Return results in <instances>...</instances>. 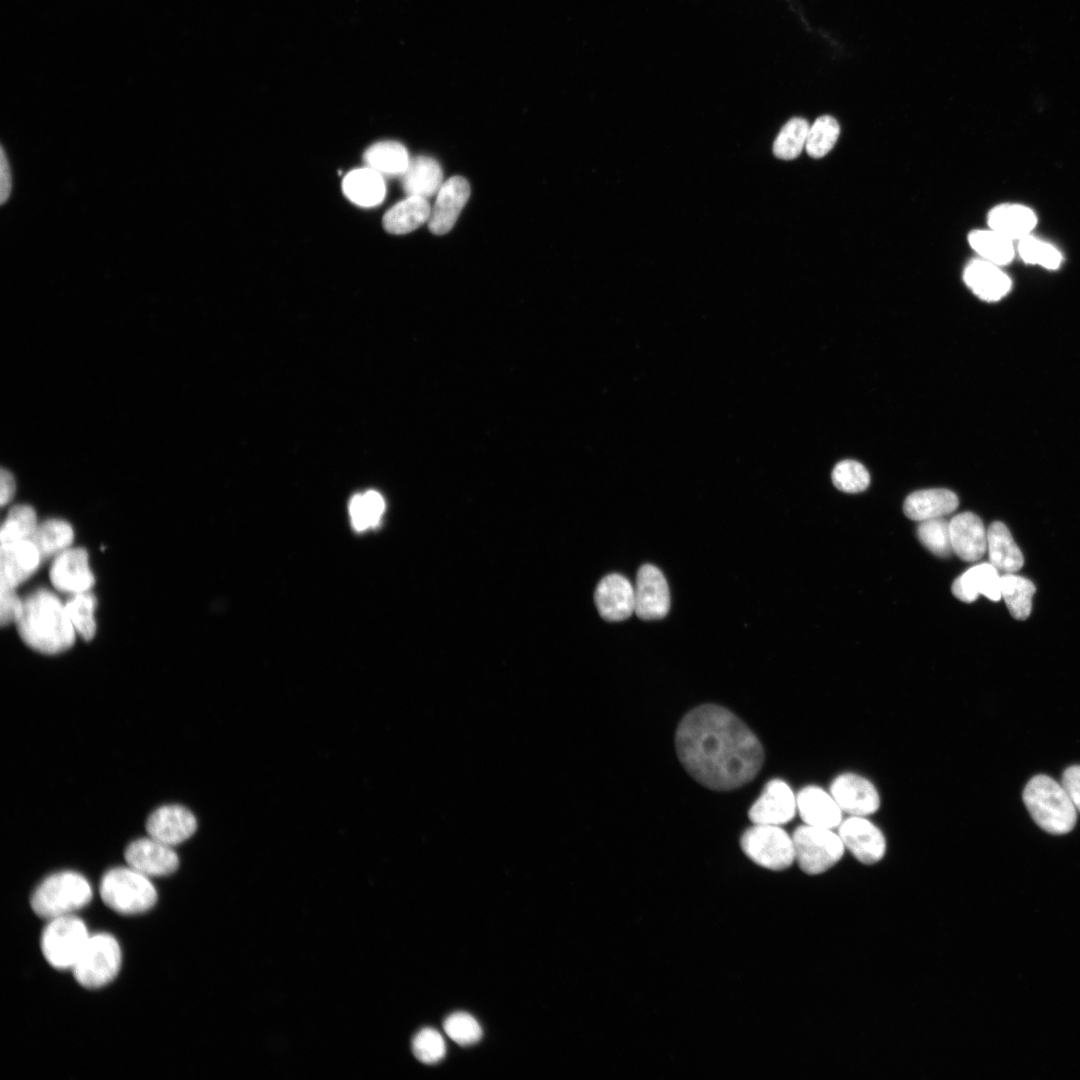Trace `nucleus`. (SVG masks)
Returning <instances> with one entry per match:
<instances>
[{
    "label": "nucleus",
    "instance_id": "f257e3e1",
    "mask_svg": "<svg viewBox=\"0 0 1080 1080\" xmlns=\"http://www.w3.org/2000/svg\"><path fill=\"white\" fill-rule=\"evenodd\" d=\"M675 746L685 770L716 791L740 788L761 770L764 750L752 730L733 712L703 704L680 721Z\"/></svg>",
    "mask_w": 1080,
    "mask_h": 1080
},
{
    "label": "nucleus",
    "instance_id": "f03ea898",
    "mask_svg": "<svg viewBox=\"0 0 1080 1080\" xmlns=\"http://www.w3.org/2000/svg\"><path fill=\"white\" fill-rule=\"evenodd\" d=\"M16 623L22 640L38 652L58 654L74 644L76 631L65 605L46 589L35 591L23 601Z\"/></svg>",
    "mask_w": 1080,
    "mask_h": 1080
},
{
    "label": "nucleus",
    "instance_id": "7ed1b4c3",
    "mask_svg": "<svg viewBox=\"0 0 1080 1080\" xmlns=\"http://www.w3.org/2000/svg\"><path fill=\"white\" fill-rule=\"evenodd\" d=\"M1024 803L1034 821L1046 832L1065 834L1076 823V808L1062 784L1046 775H1036L1023 791Z\"/></svg>",
    "mask_w": 1080,
    "mask_h": 1080
},
{
    "label": "nucleus",
    "instance_id": "20e7f679",
    "mask_svg": "<svg viewBox=\"0 0 1080 1080\" xmlns=\"http://www.w3.org/2000/svg\"><path fill=\"white\" fill-rule=\"evenodd\" d=\"M89 881L75 871H60L46 877L31 896V907L40 917L52 919L71 915L92 899Z\"/></svg>",
    "mask_w": 1080,
    "mask_h": 1080
},
{
    "label": "nucleus",
    "instance_id": "39448f33",
    "mask_svg": "<svg viewBox=\"0 0 1080 1080\" xmlns=\"http://www.w3.org/2000/svg\"><path fill=\"white\" fill-rule=\"evenodd\" d=\"M99 893L110 909L125 915L146 912L157 901L150 877L130 866L108 870L101 879Z\"/></svg>",
    "mask_w": 1080,
    "mask_h": 1080
},
{
    "label": "nucleus",
    "instance_id": "423d86ee",
    "mask_svg": "<svg viewBox=\"0 0 1080 1080\" xmlns=\"http://www.w3.org/2000/svg\"><path fill=\"white\" fill-rule=\"evenodd\" d=\"M121 961V948L115 937L108 933H97L90 935L71 970L78 984L87 989H97L117 976Z\"/></svg>",
    "mask_w": 1080,
    "mask_h": 1080
},
{
    "label": "nucleus",
    "instance_id": "0eeeda50",
    "mask_svg": "<svg viewBox=\"0 0 1080 1080\" xmlns=\"http://www.w3.org/2000/svg\"><path fill=\"white\" fill-rule=\"evenodd\" d=\"M795 861L806 874L826 872L843 857L845 846L834 829L803 824L792 834Z\"/></svg>",
    "mask_w": 1080,
    "mask_h": 1080
},
{
    "label": "nucleus",
    "instance_id": "6e6552de",
    "mask_svg": "<svg viewBox=\"0 0 1080 1080\" xmlns=\"http://www.w3.org/2000/svg\"><path fill=\"white\" fill-rule=\"evenodd\" d=\"M90 934L85 923L74 914L49 919L41 934L45 960L55 969H72Z\"/></svg>",
    "mask_w": 1080,
    "mask_h": 1080
},
{
    "label": "nucleus",
    "instance_id": "1a4fd4ad",
    "mask_svg": "<svg viewBox=\"0 0 1080 1080\" xmlns=\"http://www.w3.org/2000/svg\"><path fill=\"white\" fill-rule=\"evenodd\" d=\"M740 846L750 860L769 870H785L795 861L792 835L779 825L754 824L743 832Z\"/></svg>",
    "mask_w": 1080,
    "mask_h": 1080
},
{
    "label": "nucleus",
    "instance_id": "9d476101",
    "mask_svg": "<svg viewBox=\"0 0 1080 1080\" xmlns=\"http://www.w3.org/2000/svg\"><path fill=\"white\" fill-rule=\"evenodd\" d=\"M838 834L847 849L859 862L872 865L886 852V838L878 826L864 816L843 819Z\"/></svg>",
    "mask_w": 1080,
    "mask_h": 1080
},
{
    "label": "nucleus",
    "instance_id": "9b49d317",
    "mask_svg": "<svg viewBox=\"0 0 1080 1080\" xmlns=\"http://www.w3.org/2000/svg\"><path fill=\"white\" fill-rule=\"evenodd\" d=\"M634 612L642 620L665 617L670 609V591L661 570L652 564L642 565L634 585Z\"/></svg>",
    "mask_w": 1080,
    "mask_h": 1080
},
{
    "label": "nucleus",
    "instance_id": "f8f14e48",
    "mask_svg": "<svg viewBox=\"0 0 1080 1080\" xmlns=\"http://www.w3.org/2000/svg\"><path fill=\"white\" fill-rule=\"evenodd\" d=\"M843 813L864 816L878 811L881 801L877 788L867 778L851 772L836 776L829 788Z\"/></svg>",
    "mask_w": 1080,
    "mask_h": 1080
},
{
    "label": "nucleus",
    "instance_id": "ddd939ff",
    "mask_svg": "<svg viewBox=\"0 0 1080 1080\" xmlns=\"http://www.w3.org/2000/svg\"><path fill=\"white\" fill-rule=\"evenodd\" d=\"M796 812V795L791 787L784 780L773 779L750 807L748 817L753 824L781 826L791 821Z\"/></svg>",
    "mask_w": 1080,
    "mask_h": 1080
},
{
    "label": "nucleus",
    "instance_id": "4468645a",
    "mask_svg": "<svg viewBox=\"0 0 1080 1080\" xmlns=\"http://www.w3.org/2000/svg\"><path fill=\"white\" fill-rule=\"evenodd\" d=\"M128 866L148 877L167 876L179 866L173 846L150 836L132 841L124 853Z\"/></svg>",
    "mask_w": 1080,
    "mask_h": 1080
},
{
    "label": "nucleus",
    "instance_id": "2eb2a0df",
    "mask_svg": "<svg viewBox=\"0 0 1080 1080\" xmlns=\"http://www.w3.org/2000/svg\"><path fill=\"white\" fill-rule=\"evenodd\" d=\"M50 580L53 586L62 592L77 594L89 591L95 578L89 566L87 551L83 548H68L58 554L50 568Z\"/></svg>",
    "mask_w": 1080,
    "mask_h": 1080
},
{
    "label": "nucleus",
    "instance_id": "dca6fc26",
    "mask_svg": "<svg viewBox=\"0 0 1080 1080\" xmlns=\"http://www.w3.org/2000/svg\"><path fill=\"white\" fill-rule=\"evenodd\" d=\"M196 829L197 821L193 813L177 804L158 807L146 821L148 836L170 846L184 842Z\"/></svg>",
    "mask_w": 1080,
    "mask_h": 1080
},
{
    "label": "nucleus",
    "instance_id": "f3484780",
    "mask_svg": "<svg viewBox=\"0 0 1080 1080\" xmlns=\"http://www.w3.org/2000/svg\"><path fill=\"white\" fill-rule=\"evenodd\" d=\"M470 196L468 181L461 176H453L443 182L431 208L428 221L429 229L436 235L449 232Z\"/></svg>",
    "mask_w": 1080,
    "mask_h": 1080
},
{
    "label": "nucleus",
    "instance_id": "a211bd4d",
    "mask_svg": "<svg viewBox=\"0 0 1080 1080\" xmlns=\"http://www.w3.org/2000/svg\"><path fill=\"white\" fill-rule=\"evenodd\" d=\"M594 599L599 614L607 621H623L634 612V586L620 574L605 576L596 587Z\"/></svg>",
    "mask_w": 1080,
    "mask_h": 1080
},
{
    "label": "nucleus",
    "instance_id": "6ab92c4d",
    "mask_svg": "<svg viewBox=\"0 0 1080 1080\" xmlns=\"http://www.w3.org/2000/svg\"><path fill=\"white\" fill-rule=\"evenodd\" d=\"M797 812L804 824L835 829L843 821V811L829 791L815 785L796 794Z\"/></svg>",
    "mask_w": 1080,
    "mask_h": 1080
},
{
    "label": "nucleus",
    "instance_id": "aec40b11",
    "mask_svg": "<svg viewBox=\"0 0 1080 1080\" xmlns=\"http://www.w3.org/2000/svg\"><path fill=\"white\" fill-rule=\"evenodd\" d=\"M953 553L964 561H976L987 551V530L972 512L957 514L949 522Z\"/></svg>",
    "mask_w": 1080,
    "mask_h": 1080
},
{
    "label": "nucleus",
    "instance_id": "412c9836",
    "mask_svg": "<svg viewBox=\"0 0 1080 1080\" xmlns=\"http://www.w3.org/2000/svg\"><path fill=\"white\" fill-rule=\"evenodd\" d=\"M953 595L963 602H973L979 595L992 601L1001 599V576L989 562L969 568L952 584Z\"/></svg>",
    "mask_w": 1080,
    "mask_h": 1080
},
{
    "label": "nucleus",
    "instance_id": "4be33fe9",
    "mask_svg": "<svg viewBox=\"0 0 1080 1080\" xmlns=\"http://www.w3.org/2000/svg\"><path fill=\"white\" fill-rule=\"evenodd\" d=\"M41 561V555L30 539L1 545L0 581L17 587L37 570Z\"/></svg>",
    "mask_w": 1080,
    "mask_h": 1080
},
{
    "label": "nucleus",
    "instance_id": "5701e85b",
    "mask_svg": "<svg viewBox=\"0 0 1080 1080\" xmlns=\"http://www.w3.org/2000/svg\"><path fill=\"white\" fill-rule=\"evenodd\" d=\"M963 279L973 293L985 301H997L1011 288L1010 278L999 266L984 259L971 260L964 269Z\"/></svg>",
    "mask_w": 1080,
    "mask_h": 1080
},
{
    "label": "nucleus",
    "instance_id": "b1692460",
    "mask_svg": "<svg viewBox=\"0 0 1080 1080\" xmlns=\"http://www.w3.org/2000/svg\"><path fill=\"white\" fill-rule=\"evenodd\" d=\"M958 498L950 490L943 488L925 489L911 493L905 499V515L915 521L943 518L958 507Z\"/></svg>",
    "mask_w": 1080,
    "mask_h": 1080
},
{
    "label": "nucleus",
    "instance_id": "393cba45",
    "mask_svg": "<svg viewBox=\"0 0 1080 1080\" xmlns=\"http://www.w3.org/2000/svg\"><path fill=\"white\" fill-rule=\"evenodd\" d=\"M402 187L408 196L430 197L438 193L443 184V172L439 163L427 156L410 159L401 175Z\"/></svg>",
    "mask_w": 1080,
    "mask_h": 1080
},
{
    "label": "nucleus",
    "instance_id": "a878e982",
    "mask_svg": "<svg viewBox=\"0 0 1080 1080\" xmlns=\"http://www.w3.org/2000/svg\"><path fill=\"white\" fill-rule=\"evenodd\" d=\"M345 196L361 207L379 205L386 193L383 175L370 167L350 171L343 179Z\"/></svg>",
    "mask_w": 1080,
    "mask_h": 1080
},
{
    "label": "nucleus",
    "instance_id": "bb28decb",
    "mask_svg": "<svg viewBox=\"0 0 1080 1080\" xmlns=\"http://www.w3.org/2000/svg\"><path fill=\"white\" fill-rule=\"evenodd\" d=\"M987 551L989 562L998 571L1015 573L1024 564L1021 550L1002 522L995 521L987 529Z\"/></svg>",
    "mask_w": 1080,
    "mask_h": 1080
},
{
    "label": "nucleus",
    "instance_id": "cd10ccee",
    "mask_svg": "<svg viewBox=\"0 0 1080 1080\" xmlns=\"http://www.w3.org/2000/svg\"><path fill=\"white\" fill-rule=\"evenodd\" d=\"M430 214L431 207L426 198L408 196L384 214L383 227L392 234H406L428 222Z\"/></svg>",
    "mask_w": 1080,
    "mask_h": 1080
},
{
    "label": "nucleus",
    "instance_id": "c85d7f7f",
    "mask_svg": "<svg viewBox=\"0 0 1080 1080\" xmlns=\"http://www.w3.org/2000/svg\"><path fill=\"white\" fill-rule=\"evenodd\" d=\"M1037 222L1034 212L1023 205L1002 204L988 214L990 229L1014 240L1029 235Z\"/></svg>",
    "mask_w": 1080,
    "mask_h": 1080
},
{
    "label": "nucleus",
    "instance_id": "c756f323",
    "mask_svg": "<svg viewBox=\"0 0 1080 1080\" xmlns=\"http://www.w3.org/2000/svg\"><path fill=\"white\" fill-rule=\"evenodd\" d=\"M363 158L368 167L388 176H401L410 161L406 148L395 141H381L371 145L364 152Z\"/></svg>",
    "mask_w": 1080,
    "mask_h": 1080
},
{
    "label": "nucleus",
    "instance_id": "7c9ffc66",
    "mask_svg": "<svg viewBox=\"0 0 1080 1080\" xmlns=\"http://www.w3.org/2000/svg\"><path fill=\"white\" fill-rule=\"evenodd\" d=\"M74 539L72 526L61 519H49L38 524L30 540L37 547L41 559L57 556L70 548Z\"/></svg>",
    "mask_w": 1080,
    "mask_h": 1080
},
{
    "label": "nucleus",
    "instance_id": "2f4dec72",
    "mask_svg": "<svg viewBox=\"0 0 1080 1080\" xmlns=\"http://www.w3.org/2000/svg\"><path fill=\"white\" fill-rule=\"evenodd\" d=\"M1034 593L1035 586L1029 579L1015 573H1004L1001 576V598L1015 619L1028 618Z\"/></svg>",
    "mask_w": 1080,
    "mask_h": 1080
},
{
    "label": "nucleus",
    "instance_id": "473e14b6",
    "mask_svg": "<svg viewBox=\"0 0 1080 1080\" xmlns=\"http://www.w3.org/2000/svg\"><path fill=\"white\" fill-rule=\"evenodd\" d=\"M968 241L984 260L998 266L1009 263L1014 257L1012 240L992 229L972 231Z\"/></svg>",
    "mask_w": 1080,
    "mask_h": 1080
},
{
    "label": "nucleus",
    "instance_id": "72a5a7b5",
    "mask_svg": "<svg viewBox=\"0 0 1080 1080\" xmlns=\"http://www.w3.org/2000/svg\"><path fill=\"white\" fill-rule=\"evenodd\" d=\"M38 526L35 510L29 505L12 507L1 527V545L28 540Z\"/></svg>",
    "mask_w": 1080,
    "mask_h": 1080
},
{
    "label": "nucleus",
    "instance_id": "f704fd0d",
    "mask_svg": "<svg viewBox=\"0 0 1080 1080\" xmlns=\"http://www.w3.org/2000/svg\"><path fill=\"white\" fill-rule=\"evenodd\" d=\"M384 510L383 497L373 490L353 496L349 504L353 527L359 531L378 525Z\"/></svg>",
    "mask_w": 1080,
    "mask_h": 1080
},
{
    "label": "nucleus",
    "instance_id": "c9c22d12",
    "mask_svg": "<svg viewBox=\"0 0 1080 1080\" xmlns=\"http://www.w3.org/2000/svg\"><path fill=\"white\" fill-rule=\"evenodd\" d=\"M809 125L803 118L790 119L778 133L774 144L773 153L783 160L796 158L805 148Z\"/></svg>",
    "mask_w": 1080,
    "mask_h": 1080
},
{
    "label": "nucleus",
    "instance_id": "e433bc0d",
    "mask_svg": "<svg viewBox=\"0 0 1080 1080\" xmlns=\"http://www.w3.org/2000/svg\"><path fill=\"white\" fill-rule=\"evenodd\" d=\"M96 598L87 592L73 594L65 604L68 617L76 631L84 640H91L96 631L94 611Z\"/></svg>",
    "mask_w": 1080,
    "mask_h": 1080
},
{
    "label": "nucleus",
    "instance_id": "4c0bfd02",
    "mask_svg": "<svg viewBox=\"0 0 1080 1080\" xmlns=\"http://www.w3.org/2000/svg\"><path fill=\"white\" fill-rule=\"evenodd\" d=\"M840 127L835 118L823 115L809 127L805 149L813 158L825 156L835 145Z\"/></svg>",
    "mask_w": 1080,
    "mask_h": 1080
},
{
    "label": "nucleus",
    "instance_id": "58836bf2",
    "mask_svg": "<svg viewBox=\"0 0 1080 1080\" xmlns=\"http://www.w3.org/2000/svg\"><path fill=\"white\" fill-rule=\"evenodd\" d=\"M919 541L934 555L948 557L953 553L949 522L943 518L921 521L917 528Z\"/></svg>",
    "mask_w": 1080,
    "mask_h": 1080
},
{
    "label": "nucleus",
    "instance_id": "ea45409f",
    "mask_svg": "<svg viewBox=\"0 0 1080 1080\" xmlns=\"http://www.w3.org/2000/svg\"><path fill=\"white\" fill-rule=\"evenodd\" d=\"M832 481L840 491L859 493L868 487L870 476L861 463L854 460H844L834 467Z\"/></svg>",
    "mask_w": 1080,
    "mask_h": 1080
},
{
    "label": "nucleus",
    "instance_id": "a19ab883",
    "mask_svg": "<svg viewBox=\"0 0 1080 1080\" xmlns=\"http://www.w3.org/2000/svg\"><path fill=\"white\" fill-rule=\"evenodd\" d=\"M1018 252L1025 262L1039 264L1047 269L1058 268L1062 259L1055 247L1030 235L1019 240Z\"/></svg>",
    "mask_w": 1080,
    "mask_h": 1080
},
{
    "label": "nucleus",
    "instance_id": "79ce46f5",
    "mask_svg": "<svg viewBox=\"0 0 1080 1080\" xmlns=\"http://www.w3.org/2000/svg\"><path fill=\"white\" fill-rule=\"evenodd\" d=\"M443 1028L448 1037L461 1046L472 1045L482 1036L479 1023L465 1012H456L448 1016L443 1023Z\"/></svg>",
    "mask_w": 1080,
    "mask_h": 1080
},
{
    "label": "nucleus",
    "instance_id": "37998d69",
    "mask_svg": "<svg viewBox=\"0 0 1080 1080\" xmlns=\"http://www.w3.org/2000/svg\"><path fill=\"white\" fill-rule=\"evenodd\" d=\"M412 1051L420 1062L435 1064L444 1058L446 1044L438 1031L432 1028H424L413 1038Z\"/></svg>",
    "mask_w": 1080,
    "mask_h": 1080
},
{
    "label": "nucleus",
    "instance_id": "c03bdc74",
    "mask_svg": "<svg viewBox=\"0 0 1080 1080\" xmlns=\"http://www.w3.org/2000/svg\"><path fill=\"white\" fill-rule=\"evenodd\" d=\"M16 587L0 581V622L2 626L18 620L23 601L17 596Z\"/></svg>",
    "mask_w": 1080,
    "mask_h": 1080
},
{
    "label": "nucleus",
    "instance_id": "a18cd8bd",
    "mask_svg": "<svg viewBox=\"0 0 1080 1080\" xmlns=\"http://www.w3.org/2000/svg\"><path fill=\"white\" fill-rule=\"evenodd\" d=\"M1061 784L1069 795L1076 810L1080 812V766L1068 767L1064 772Z\"/></svg>",
    "mask_w": 1080,
    "mask_h": 1080
},
{
    "label": "nucleus",
    "instance_id": "49530a36",
    "mask_svg": "<svg viewBox=\"0 0 1080 1080\" xmlns=\"http://www.w3.org/2000/svg\"><path fill=\"white\" fill-rule=\"evenodd\" d=\"M0 154V202L1 204H4L11 193L12 175L10 164L3 147H1Z\"/></svg>",
    "mask_w": 1080,
    "mask_h": 1080
},
{
    "label": "nucleus",
    "instance_id": "de8ad7c7",
    "mask_svg": "<svg viewBox=\"0 0 1080 1080\" xmlns=\"http://www.w3.org/2000/svg\"><path fill=\"white\" fill-rule=\"evenodd\" d=\"M16 490L15 478L12 473L7 469H1L0 473V502L4 506L14 496Z\"/></svg>",
    "mask_w": 1080,
    "mask_h": 1080
}]
</instances>
